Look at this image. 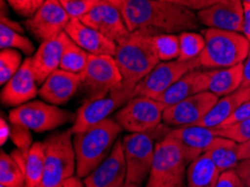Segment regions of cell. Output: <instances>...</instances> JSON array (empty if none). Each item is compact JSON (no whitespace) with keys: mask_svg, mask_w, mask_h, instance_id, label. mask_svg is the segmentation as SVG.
<instances>
[{"mask_svg":"<svg viewBox=\"0 0 250 187\" xmlns=\"http://www.w3.org/2000/svg\"><path fill=\"white\" fill-rule=\"evenodd\" d=\"M121 14L130 33L142 30L151 36L190 32L201 24L194 11L172 1L128 0Z\"/></svg>","mask_w":250,"mask_h":187,"instance_id":"cell-1","label":"cell"},{"mask_svg":"<svg viewBox=\"0 0 250 187\" xmlns=\"http://www.w3.org/2000/svg\"><path fill=\"white\" fill-rule=\"evenodd\" d=\"M113 57L123 76L121 85L130 91L161 62L154 49L153 36L142 30L130 33L117 44Z\"/></svg>","mask_w":250,"mask_h":187,"instance_id":"cell-2","label":"cell"},{"mask_svg":"<svg viewBox=\"0 0 250 187\" xmlns=\"http://www.w3.org/2000/svg\"><path fill=\"white\" fill-rule=\"evenodd\" d=\"M123 131L113 118H108L84 131L73 135L77 158V175L84 178L110 155L119 133Z\"/></svg>","mask_w":250,"mask_h":187,"instance_id":"cell-3","label":"cell"},{"mask_svg":"<svg viewBox=\"0 0 250 187\" xmlns=\"http://www.w3.org/2000/svg\"><path fill=\"white\" fill-rule=\"evenodd\" d=\"M202 35L206 46L199 57L201 67L208 70L232 67L247 59L250 42L241 33L207 28Z\"/></svg>","mask_w":250,"mask_h":187,"instance_id":"cell-4","label":"cell"},{"mask_svg":"<svg viewBox=\"0 0 250 187\" xmlns=\"http://www.w3.org/2000/svg\"><path fill=\"white\" fill-rule=\"evenodd\" d=\"M188 163L180 145L168 136L158 140L146 187H188Z\"/></svg>","mask_w":250,"mask_h":187,"instance_id":"cell-5","label":"cell"},{"mask_svg":"<svg viewBox=\"0 0 250 187\" xmlns=\"http://www.w3.org/2000/svg\"><path fill=\"white\" fill-rule=\"evenodd\" d=\"M169 129L160 127L149 132L128 133L123 139V149L127 165L126 183L142 185L148 179L156 148V139L167 136Z\"/></svg>","mask_w":250,"mask_h":187,"instance_id":"cell-6","label":"cell"},{"mask_svg":"<svg viewBox=\"0 0 250 187\" xmlns=\"http://www.w3.org/2000/svg\"><path fill=\"white\" fill-rule=\"evenodd\" d=\"M71 130L53 133L44 144V175L40 187H56L66 178L74 176L77 158Z\"/></svg>","mask_w":250,"mask_h":187,"instance_id":"cell-7","label":"cell"},{"mask_svg":"<svg viewBox=\"0 0 250 187\" xmlns=\"http://www.w3.org/2000/svg\"><path fill=\"white\" fill-rule=\"evenodd\" d=\"M8 119L10 124L21 125L29 130L41 133L74 122L75 114L51 103L33 100L11 110Z\"/></svg>","mask_w":250,"mask_h":187,"instance_id":"cell-8","label":"cell"},{"mask_svg":"<svg viewBox=\"0 0 250 187\" xmlns=\"http://www.w3.org/2000/svg\"><path fill=\"white\" fill-rule=\"evenodd\" d=\"M165 108L156 99L135 97L119 109L113 119L129 133L149 132L162 125Z\"/></svg>","mask_w":250,"mask_h":187,"instance_id":"cell-9","label":"cell"},{"mask_svg":"<svg viewBox=\"0 0 250 187\" xmlns=\"http://www.w3.org/2000/svg\"><path fill=\"white\" fill-rule=\"evenodd\" d=\"M132 98H134V91L120 85L104 97L88 99L77 110L75 120L70 129L71 132L75 135L108 119L112 112H115L117 109L123 108Z\"/></svg>","mask_w":250,"mask_h":187,"instance_id":"cell-10","label":"cell"},{"mask_svg":"<svg viewBox=\"0 0 250 187\" xmlns=\"http://www.w3.org/2000/svg\"><path fill=\"white\" fill-rule=\"evenodd\" d=\"M81 89L88 99L104 97L123 83V76L111 55H91L88 65L81 73Z\"/></svg>","mask_w":250,"mask_h":187,"instance_id":"cell-11","label":"cell"},{"mask_svg":"<svg viewBox=\"0 0 250 187\" xmlns=\"http://www.w3.org/2000/svg\"><path fill=\"white\" fill-rule=\"evenodd\" d=\"M199 67H201L199 59L187 61V62L180 60L160 62L148 75L145 76L136 85L134 90V98L148 97L151 99H157L168 87L179 81L182 76Z\"/></svg>","mask_w":250,"mask_h":187,"instance_id":"cell-12","label":"cell"},{"mask_svg":"<svg viewBox=\"0 0 250 187\" xmlns=\"http://www.w3.org/2000/svg\"><path fill=\"white\" fill-rule=\"evenodd\" d=\"M219 98L210 91L192 95L175 104L166 106L163 122L168 127H188L196 125L209 113Z\"/></svg>","mask_w":250,"mask_h":187,"instance_id":"cell-13","label":"cell"},{"mask_svg":"<svg viewBox=\"0 0 250 187\" xmlns=\"http://www.w3.org/2000/svg\"><path fill=\"white\" fill-rule=\"evenodd\" d=\"M70 21L60 0H45L32 17L26 19L25 26L32 35L43 43L65 32Z\"/></svg>","mask_w":250,"mask_h":187,"instance_id":"cell-14","label":"cell"},{"mask_svg":"<svg viewBox=\"0 0 250 187\" xmlns=\"http://www.w3.org/2000/svg\"><path fill=\"white\" fill-rule=\"evenodd\" d=\"M80 21L116 44L130 35L120 9L104 0H99Z\"/></svg>","mask_w":250,"mask_h":187,"instance_id":"cell-15","label":"cell"},{"mask_svg":"<svg viewBox=\"0 0 250 187\" xmlns=\"http://www.w3.org/2000/svg\"><path fill=\"white\" fill-rule=\"evenodd\" d=\"M127 179V165L123 140H117L110 155L83 178L85 187H121Z\"/></svg>","mask_w":250,"mask_h":187,"instance_id":"cell-16","label":"cell"},{"mask_svg":"<svg viewBox=\"0 0 250 187\" xmlns=\"http://www.w3.org/2000/svg\"><path fill=\"white\" fill-rule=\"evenodd\" d=\"M198 18L208 28L230 32H242L244 25V0H220L209 8L200 10Z\"/></svg>","mask_w":250,"mask_h":187,"instance_id":"cell-17","label":"cell"},{"mask_svg":"<svg viewBox=\"0 0 250 187\" xmlns=\"http://www.w3.org/2000/svg\"><path fill=\"white\" fill-rule=\"evenodd\" d=\"M32 67V59L27 57L22 62L16 74L2 87L0 99L7 106H20L33 101L39 95V87Z\"/></svg>","mask_w":250,"mask_h":187,"instance_id":"cell-18","label":"cell"},{"mask_svg":"<svg viewBox=\"0 0 250 187\" xmlns=\"http://www.w3.org/2000/svg\"><path fill=\"white\" fill-rule=\"evenodd\" d=\"M81 74H74L59 68L41 85L39 95L42 100L51 104L64 105L81 89Z\"/></svg>","mask_w":250,"mask_h":187,"instance_id":"cell-19","label":"cell"},{"mask_svg":"<svg viewBox=\"0 0 250 187\" xmlns=\"http://www.w3.org/2000/svg\"><path fill=\"white\" fill-rule=\"evenodd\" d=\"M167 136L180 145L188 165L201 155L206 154L218 137L213 128H206L201 125L175 128L169 130Z\"/></svg>","mask_w":250,"mask_h":187,"instance_id":"cell-20","label":"cell"},{"mask_svg":"<svg viewBox=\"0 0 250 187\" xmlns=\"http://www.w3.org/2000/svg\"><path fill=\"white\" fill-rule=\"evenodd\" d=\"M67 34L75 44L91 55L115 56L117 44L108 40L98 30L86 26L80 19H71L65 28Z\"/></svg>","mask_w":250,"mask_h":187,"instance_id":"cell-21","label":"cell"},{"mask_svg":"<svg viewBox=\"0 0 250 187\" xmlns=\"http://www.w3.org/2000/svg\"><path fill=\"white\" fill-rule=\"evenodd\" d=\"M209 81L210 70L202 71L196 68L182 76L179 81L168 87L156 100L162 102L165 106L173 105L192 95L209 91Z\"/></svg>","mask_w":250,"mask_h":187,"instance_id":"cell-22","label":"cell"},{"mask_svg":"<svg viewBox=\"0 0 250 187\" xmlns=\"http://www.w3.org/2000/svg\"><path fill=\"white\" fill-rule=\"evenodd\" d=\"M64 40H65V32H63L58 37L43 42L35 54L30 57L34 74L40 85L43 84L45 80L53 72L60 68L64 51Z\"/></svg>","mask_w":250,"mask_h":187,"instance_id":"cell-23","label":"cell"},{"mask_svg":"<svg viewBox=\"0 0 250 187\" xmlns=\"http://www.w3.org/2000/svg\"><path fill=\"white\" fill-rule=\"evenodd\" d=\"M250 100V87H240L236 92L219 99L209 113L196 125L206 128H217L221 125L242 103Z\"/></svg>","mask_w":250,"mask_h":187,"instance_id":"cell-24","label":"cell"},{"mask_svg":"<svg viewBox=\"0 0 250 187\" xmlns=\"http://www.w3.org/2000/svg\"><path fill=\"white\" fill-rule=\"evenodd\" d=\"M244 63L232 67L210 70L209 91L217 97H226L236 92L242 85Z\"/></svg>","mask_w":250,"mask_h":187,"instance_id":"cell-25","label":"cell"},{"mask_svg":"<svg viewBox=\"0 0 250 187\" xmlns=\"http://www.w3.org/2000/svg\"><path fill=\"white\" fill-rule=\"evenodd\" d=\"M220 175L221 171L209 156L203 154L188 166L187 185L188 187H215Z\"/></svg>","mask_w":250,"mask_h":187,"instance_id":"cell-26","label":"cell"},{"mask_svg":"<svg viewBox=\"0 0 250 187\" xmlns=\"http://www.w3.org/2000/svg\"><path fill=\"white\" fill-rule=\"evenodd\" d=\"M237 146L238 144L232 140L217 137L206 154L209 156L222 174L225 171L236 169L238 163H239Z\"/></svg>","mask_w":250,"mask_h":187,"instance_id":"cell-27","label":"cell"},{"mask_svg":"<svg viewBox=\"0 0 250 187\" xmlns=\"http://www.w3.org/2000/svg\"><path fill=\"white\" fill-rule=\"evenodd\" d=\"M24 173L26 176V187H40L44 175V144L36 141L26 152Z\"/></svg>","mask_w":250,"mask_h":187,"instance_id":"cell-28","label":"cell"},{"mask_svg":"<svg viewBox=\"0 0 250 187\" xmlns=\"http://www.w3.org/2000/svg\"><path fill=\"white\" fill-rule=\"evenodd\" d=\"M90 54L74 43L65 33L64 51L60 68L74 74H81L88 65Z\"/></svg>","mask_w":250,"mask_h":187,"instance_id":"cell-29","label":"cell"},{"mask_svg":"<svg viewBox=\"0 0 250 187\" xmlns=\"http://www.w3.org/2000/svg\"><path fill=\"white\" fill-rule=\"evenodd\" d=\"M0 186L26 187V176L13 156L5 150L0 154Z\"/></svg>","mask_w":250,"mask_h":187,"instance_id":"cell-30","label":"cell"},{"mask_svg":"<svg viewBox=\"0 0 250 187\" xmlns=\"http://www.w3.org/2000/svg\"><path fill=\"white\" fill-rule=\"evenodd\" d=\"M180 40V61L187 62L199 59L201 53L203 52L206 46V40L202 34H198L194 32H184L179 35Z\"/></svg>","mask_w":250,"mask_h":187,"instance_id":"cell-31","label":"cell"},{"mask_svg":"<svg viewBox=\"0 0 250 187\" xmlns=\"http://www.w3.org/2000/svg\"><path fill=\"white\" fill-rule=\"evenodd\" d=\"M153 45L161 62H169L179 59L180 40L176 34H160L153 36Z\"/></svg>","mask_w":250,"mask_h":187,"instance_id":"cell-32","label":"cell"},{"mask_svg":"<svg viewBox=\"0 0 250 187\" xmlns=\"http://www.w3.org/2000/svg\"><path fill=\"white\" fill-rule=\"evenodd\" d=\"M0 48L20 49L26 55L35 54V47L29 38L5 25H0Z\"/></svg>","mask_w":250,"mask_h":187,"instance_id":"cell-33","label":"cell"},{"mask_svg":"<svg viewBox=\"0 0 250 187\" xmlns=\"http://www.w3.org/2000/svg\"><path fill=\"white\" fill-rule=\"evenodd\" d=\"M22 64L21 53L16 49H1L0 52V84L5 85L17 73Z\"/></svg>","mask_w":250,"mask_h":187,"instance_id":"cell-34","label":"cell"},{"mask_svg":"<svg viewBox=\"0 0 250 187\" xmlns=\"http://www.w3.org/2000/svg\"><path fill=\"white\" fill-rule=\"evenodd\" d=\"M213 129L218 137L230 139L237 144H244L250 139V119Z\"/></svg>","mask_w":250,"mask_h":187,"instance_id":"cell-35","label":"cell"},{"mask_svg":"<svg viewBox=\"0 0 250 187\" xmlns=\"http://www.w3.org/2000/svg\"><path fill=\"white\" fill-rule=\"evenodd\" d=\"M60 1L71 19H81L98 2L94 0H60Z\"/></svg>","mask_w":250,"mask_h":187,"instance_id":"cell-36","label":"cell"},{"mask_svg":"<svg viewBox=\"0 0 250 187\" xmlns=\"http://www.w3.org/2000/svg\"><path fill=\"white\" fill-rule=\"evenodd\" d=\"M11 125V136L10 138L13 139V143L16 145L18 149H21L22 152L27 151L30 147H32L33 139H32V133L28 128L24 127L21 125Z\"/></svg>","mask_w":250,"mask_h":187,"instance_id":"cell-37","label":"cell"},{"mask_svg":"<svg viewBox=\"0 0 250 187\" xmlns=\"http://www.w3.org/2000/svg\"><path fill=\"white\" fill-rule=\"evenodd\" d=\"M9 6L22 17H32L45 0H6Z\"/></svg>","mask_w":250,"mask_h":187,"instance_id":"cell-38","label":"cell"},{"mask_svg":"<svg viewBox=\"0 0 250 187\" xmlns=\"http://www.w3.org/2000/svg\"><path fill=\"white\" fill-rule=\"evenodd\" d=\"M250 119V100L242 103V104L238 108L236 111H234L231 116L227 119L221 125H219L217 128L220 127H225V125H229L232 124H236V122H240V121H245Z\"/></svg>","mask_w":250,"mask_h":187,"instance_id":"cell-39","label":"cell"},{"mask_svg":"<svg viewBox=\"0 0 250 187\" xmlns=\"http://www.w3.org/2000/svg\"><path fill=\"white\" fill-rule=\"evenodd\" d=\"M215 187H246L236 170H228L220 175Z\"/></svg>","mask_w":250,"mask_h":187,"instance_id":"cell-40","label":"cell"},{"mask_svg":"<svg viewBox=\"0 0 250 187\" xmlns=\"http://www.w3.org/2000/svg\"><path fill=\"white\" fill-rule=\"evenodd\" d=\"M220 1V0H176V3L187 7L191 10H203L213 6L214 3Z\"/></svg>","mask_w":250,"mask_h":187,"instance_id":"cell-41","label":"cell"},{"mask_svg":"<svg viewBox=\"0 0 250 187\" xmlns=\"http://www.w3.org/2000/svg\"><path fill=\"white\" fill-rule=\"evenodd\" d=\"M236 173L244 182L246 187H250V159L241 160L236 167Z\"/></svg>","mask_w":250,"mask_h":187,"instance_id":"cell-42","label":"cell"},{"mask_svg":"<svg viewBox=\"0 0 250 187\" xmlns=\"http://www.w3.org/2000/svg\"><path fill=\"white\" fill-rule=\"evenodd\" d=\"M241 34L250 42V2L247 1H244V25Z\"/></svg>","mask_w":250,"mask_h":187,"instance_id":"cell-43","label":"cell"},{"mask_svg":"<svg viewBox=\"0 0 250 187\" xmlns=\"http://www.w3.org/2000/svg\"><path fill=\"white\" fill-rule=\"evenodd\" d=\"M11 136V127L8 125L3 117H1L0 119V144L1 146H3L7 143V140L10 138Z\"/></svg>","mask_w":250,"mask_h":187,"instance_id":"cell-44","label":"cell"},{"mask_svg":"<svg viewBox=\"0 0 250 187\" xmlns=\"http://www.w3.org/2000/svg\"><path fill=\"white\" fill-rule=\"evenodd\" d=\"M237 155L239 162H241V160L250 159V139L244 144H238Z\"/></svg>","mask_w":250,"mask_h":187,"instance_id":"cell-45","label":"cell"},{"mask_svg":"<svg viewBox=\"0 0 250 187\" xmlns=\"http://www.w3.org/2000/svg\"><path fill=\"white\" fill-rule=\"evenodd\" d=\"M241 87H250V48L247 59L244 62V79H242Z\"/></svg>","mask_w":250,"mask_h":187,"instance_id":"cell-46","label":"cell"},{"mask_svg":"<svg viewBox=\"0 0 250 187\" xmlns=\"http://www.w3.org/2000/svg\"><path fill=\"white\" fill-rule=\"evenodd\" d=\"M0 25H5V26H7V27L16 30V32H18V33H21V34L24 33V28H22L17 21H14L13 19H10L8 16L0 17Z\"/></svg>","mask_w":250,"mask_h":187,"instance_id":"cell-47","label":"cell"},{"mask_svg":"<svg viewBox=\"0 0 250 187\" xmlns=\"http://www.w3.org/2000/svg\"><path fill=\"white\" fill-rule=\"evenodd\" d=\"M56 187H85L84 183L81 182L79 176H72L63 181L59 186Z\"/></svg>","mask_w":250,"mask_h":187,"instance_id":"cell-48","label":"cell"},{"mask_svg":"<svg viewBox=\"0 0 250 187\" xmlns=\"http://www.w3.org/2000/svg\"><path fill=\"white\" fill-rule=\"evenodd\" d=\"M104 1L110 2L111 5L117 7V8L120 9V11H121V8H123V7L125 6V3H126L128 0H104Z\"/></svg>","mask_w":250,"mask_h":187,"instance_id":"cell-49","label":"cell"},{"mask_svg":"<svg viewBox=\"0 0 250 187\" xmlns=\"http://www.w3.org/2000/svg\"><path fill=\"white\" fill-rule=\"evenodd\" d=\"M121 187H142V185H136V184H130V183H125V184Z\"/></svg>","mask_w":250,"mask_h":187,"instance_id":"cell-50","label":"cell"},{"mask_svg":"<svg viewBox=\"0 0 250 187\" xmlns=\"http://www.w3.org/2000/svg\"><path fill=\"white\" fill-rule=\"evenodd\" d=\"M157 1H172V2H175L176 0H157Z\"/></svg>","mask_w":250,"mask_h":187,"instance_id":"cell-51","label":"cell"},{"mask_svg":"<svg viewBox=\"0 0 250 187\" xmlns=\"http://www.w3.org/2000/svg\"><path fill=\"white\" fill-rule=\"evenodd\" d=\"M244 1H247V2H250V0H244Z\"/></svg>","mask_w":250,"mask_h":187,"instance_id":"cell-52","label":"cell"},{"mask_svg":"<svg viewBox=\"0 0 250 187\" xmlns=\"http://www.w3.org/2000/svg\"><path fill=\"white\" fill-rule=\"evenodd\" d=\"M94 1H99V0H94Z\"/></svg>","mask_w":250,"mask_h":187,"instance_id":"cell-53","label":"cell"},{"mask_svg":"<svg viewBox=\"0 0 250 187\" xmlns=\"http://www.w3.org/2000/svg\"><path fill=\"white\" fill-rule=\"evenodd\" d=\"M0 187H5V186H0Z\"/></svg>","mask_w":250,"mask_h":187,"instance_id":"cell-54","label":"cell"}]
</instances>
